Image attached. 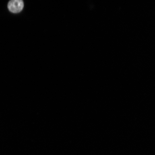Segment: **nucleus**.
Instances as JSON below:
<instances>
[{"label": "nucleus", "instance_id": "f257e3e1", "mask_svg": "<svg viewBox=\"0 0 155 155\" xmlns=\"http://www.w3.org/2000/svg\"><path fill=\"white\" fill-rule=\"evenodd\" d=\"M24 7V3L21 0H12L8 4V8L11 12L15 13L20 12Z\"/></svg>", "mask_w": 155, "mask_h": 155}]
</instances>
